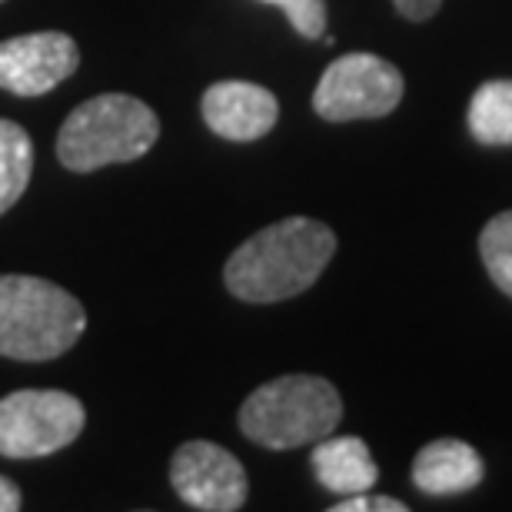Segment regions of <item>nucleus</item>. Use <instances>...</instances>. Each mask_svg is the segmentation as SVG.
<instances>
[{
	"mask_svg": "<svg viewBox=\"0 0 512 512\" xmlns=\"http://www.w3.org/2000/svg\"><path fill=\"white\" fill-rule=\"evenodd\" d=\"M336 253L333 230L310 217H286L233 250L223 270L227 290L243 303H280L306 293Z\"/></svg>",
	"mask_w": 512,
	"mask_h": 512,
	"instance_id": "obj_1",
	"label": "nucleus"
},
{
	"mask_svg": "<svg viewBox=\"0 0 512 512\" xmlns=\"http://www.w3.org/2000/svg\"><path fill=\"white\" fill-rule=\"evenodd\" d=\"M87 330L77 296L40 276H0V356L47 363L64 356Z\"/></svg>",
	"mask_w": 512,
	"mask_h": 512,
	"instance_id": "obj_2",
	"label": "nucleus"
},
{
	"mask_svg": "<svg viewBox=\"0 0 512 512\" xmlns=\"http://www.w3.org/2000/svg\"><path fill=\"white\" fill-rule=\"evenodd\" d=\"M343 399L323 376H280L263 383L240 406V429L256 446L296 449L320 443L340 426Z\"/></svg>",
	"mask_w": 512,
	"mask_h": 512,
	"instance_id": "obj_3",
	"label": "nucleus"
},
{
	"mask_svg": "<svg viewBox=\"0 0 512 512\" xmlns=\"http://www.w3.org/2000/svg\"><path fill=\"white\" fill-rule=\"evenodd\" d=\"M160 137L157 114L130 94L84 100L57 133V157L67 170L90 173L110 163L140 160Z\"/></svg>",
	"mask_w": 512,
	"mask_h": 512,
	"instance_id": "obj_4",
	"label": "nucleus"
},
{
	"mask_svg": "<svg viewBox=\"0 0 512 512\" xmlns=\"http://www.w3.org/2000/svg\"><path fill=\"white\" fill-rule=\"evenodd\" d=\"M87 413L64 389H17L0 399V456L37 459L60 453L84 433Z\"/></svg>",
	"mask_w": 512,
	"mask_h": 512,
	"instance_id": "obj_5",
	"label": "nucleus"
},
{
	"mask_svg": "<svg viewBox=\"0 0 512 512\" xmlns=\"http://www.w3.org/2000/svg\"><path fill=\"white\" fill-rule=\"evenodd\" d=\"M403 74L376 54H343L323 70L313 110L330 124L376 120L393 114L403 100Z\"/></svg>",
	"mask_w": 512,
	"mask_h": 512,
	"instance_id": "obj_6",
	"label": "nucleus"
},
{
	"mask_svg": "<svg viewBox=\"0 0 512 512\" xmlns=\"http://www.w3.org/2000/svg\"><path fill=\"white\" fill-rule=\"evenodd\" d=\"M170 483L183 503L203 512L243 509L250 489L240 459L207 439H190L173 453Z\"/></svg>",
	"mask_w": 512,
	"mask_h": 512,
	"instance_id": "obj_7",
	"label": "nucleus"
},
{
	"mask_svg": "<svg viewBox=\"0 0 512 512\" xmlns=\"http://www.w3.org/2000/svg\"><path fill=\"white\" fill-rule=\"evenodd\" d=\"M80 50L60 30L0 40V90L17 97H44L77 74Z\"/></svg>",
	"mask_w": 512,
	"mask_h": 512,
	"instance_id": "obj_8",
	"label": "nucleus"
},
{
	"mask_svg": "<svg viewBox=\"0 0 512 512\" xmlns=\"http://www.w3.org/2000/svg\"><path fill=\"white\" fill-rule=\"evenodd\" d=\"M276 117H280L276 97L250 80H220L203 94V120L223 140H260L276 127Z\"/></svg>",
	"mask_w": 512,
	"mask_h": 512,
	"instance_id": "obj_9",
	"label": "nucleus"
},
{
	"mask_svg": "<svg viewBox=\"0 0 512 512\" xmlns=\"http://www.w3.org/2000/svg\"><path fill=\"white\" fill-rule=\"evenodd\" d=\"M483 456L463 439H433L413 459V486L426 496H459L483 483Z\"/></svg>",
	"mask_w": 512,
	"mask_h": 512,
	"instance_id": "obj_10",
	"label": "nucleus"
},
{
	"mask_svg": "<svg viewBox=\"0 0 512 512\" xmlns=\"http://www.w3.org/2000/svg\"><path fill=\"white\" fill-rule=\"evenodd\" d=\"M313 473L320 479L323 489H330L336 496H356L370 493L380 479L370 446L360 436H326L313 446Z\"/></svg>",
	"mask_w": 512,
	"mask_h": 512,
	"instance_id": "obj_11",
	"label": "nucleus"
},
{
	"mask_svg": "<svg viewBox=\"0 0 512 512\" xmlns=\"http://www.w3.org/2000/svg\"><path fill=\"white\" fill-rule=\"evenodd\" d=\"M469 133L486 147H512V80H489L469 100Z\"/></svg>",
	"mask_w": 512,
	"mask_h": 512,
	"instance_id": "obj_12",
	"label": "nucleus"
},
{
	"mask_svg": "<svg viewBox=\"0 0 512 512\" xmlns=\"http://www.w3.org/2000/svg\"><path fill=\"white\" fill-rule=\"evenodd\" d=\"M34 170V143L14 120H0V217L24 197Z\"/></svg>",
	"mask_w": 512,
	"mask_h": 512,
	"instance_id": "obj_13",
	"label": "nucleus"
},
{
	"mask_svg": "<svg viewBox=\"0 0 512 512\" xmlns=\"http://www.w3.org/2000/svg\"><path fill=\"white\" fill-rule=\"evenodd\" d=\"M479 256H483L486 273L493 283L512 296V210L499 213L479 233Z\"/></svg>",
	"mask_w": 512,
	"mask_h": 512,
	"instance_id": "obj_14",
	"label": "nucleus"
},
{
	"mask_svg": "<svg viewBox=\"0 0 512 512\" xmlns=\"http://www.w3.org/2000/svg\"><path fill=\"white\" fill-rule=\"evenodd\" d=\"M263 4L280 7L300 37H306V40L323 37V30H326V0H263Z\"/></svg>",
	"mask_w": 512,
	"mask_h": 512,
	"instance_id": "obj_15",
	"label": "nucleus"
},
{
	"mask_svg": "<svg viewBox=\"0 0 512 512\" xmlns=\"http://www.w3.org/2000/svg\"><path fill=\"white\" fill-rule=\"evenodd\" d=\"M330 512H406V503H399L393 496L356 493V496H346L343 503H333Z\"/></svg>",
	"mask_w": 512,
	"mask_h": 512,
	"instance_id": "obj_16",
	"label": "nucleus"
},
{
	"mask_svg": "<svg viewBox=\"0 0 512 512\" xmlns=\"http://www.w3.org/2000/svg\"><path fill=\"white\" fill-rule=\"evenodd\" d=\"M393 7L406 20H429L439 7H443V0H393Z\"/></svg>",
	"mask_w": 512,
	"mask_h": 512,
	"instance_id": "obj_17",
	"label": "nucleus"
},
{
	"mask_svg": "<svg viewBox=\"0 0 512 512\" xmlns=\"http://www.w3.org/2000/svg\"><path fill=\"white\" fill-rule=\"evenodd\" d=\"M20 489L17 483H10L7 476H0V512H17L20 509Z\"/></svg>",
	"mask_w": 512,
	"mask_h": 512,
	"instance_id": "obj_18",
	"label": "nucleus"
},
{
	"mask_svg": "<svg viewBox=\"0 0 512 512\" xmlns=\"http://www.w3.org/2000/svg\"><path fill=\"white\" fill-rule=\"evenodd\" d=\"M0 4H4V0H0Z\"/></svg>",
	"mask_w": 512,
	"mask_h": 512,
	"instance_id": "obj_19",
	"label": "nucleus"
}]
</instances>
